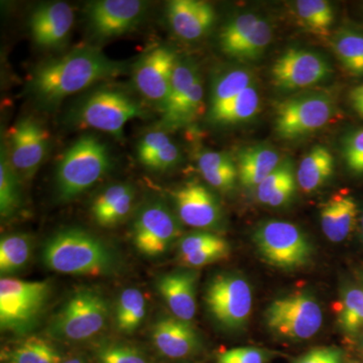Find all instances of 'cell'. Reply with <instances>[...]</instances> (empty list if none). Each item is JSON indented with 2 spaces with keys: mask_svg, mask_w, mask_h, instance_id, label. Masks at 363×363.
<instances>
[{
  "mask_svg": "<svg viewBox=\"0 0 363 363\" xmlns=\"http://www.w3.org/2000/svg\"><path fill=\"white\" fill-rule=\"evenodd\" d=\"M205 303L217 323L235 330L245 326L252 314V288L242 277L220 274L208 284Z\"/></svg>",
  "mask_w": 363,
  "mask_h": 363,
  "instance_id": "obj_9",
  "label": "cell"
},
{
  "mask_svg": "<svg viewBox=\"0 0 363 363\" xmlns=\"http://www.w3.org/2000/svg\"><path fill=\"white\" fill-rule=\"evenodd\" d=\"M152 342L164 357L182 359L194 354L200 342L197 332L189 322L176 317L160 319L152 327Z\"/></svg>",
  "mask_w": 363,
  "mask_h": 363,
  "instance_id": "obj_18",
  "label": "cell"
},
{
  "mask_svg": "<svg viewBox=\"0 0 363 363\" xmlns=\"http://www.w3.org/2000/svg\"><path fill=\"white\" fill-rule=\"evenodd\" d=\"M298 20L310 32L319 37H327L334 21L330 2L325 0H298L295 4Z\"/></svg>",
  "mask_w": 363,
  "mask_h": 363,
  "instance_id": "obj_31",
  "label": "cell"
},
{
  "mask_svg": "<svg viewBox=\"0 0 363 363\" xmlns=\"http://www.w3.org/2000/svg\"><path fill=\"white\" fill-rule=\"evenodd\" d=\"M293 179H295V175H294L292 164L290 162H281L278 168L257 186V200L262 204H269L272 194Z\"/></svg>",
  "mask_w": 363,
  "mask_h": 363,
  "instance_id": "obj_38",
  "label": "cell"
},
{
  "mask_svg": "<svg viewBox=\"0 0 363 363\" xmlns=\"http://www.w3.org/2000/svg\"><path fill=\"white\" fill-rule=\"evenodd\" d=\"M357 214V203L352 196H332L320 209L322 231L327 240L334 243L345 240L354 229Z\"/></svg>",
  "mask_w": 363,
  "mask_h": 363,
  "instance_id": "obj_21",
  "label": "cell"
},
{
  "mask_svg": "<svg viewBox=\"0 0 363 363\" xmlns=\"http://www.w3.org/2000/svg\"><path fill=\"white\" fill-rule=\"evenodd\" d=\"M333 100L322 93L298 95L277 108L276 130L281 138L295 140L321 130L334 116Z\"/></svg>",
  "mask_w": 363,
  "mask_h": 363,
  "instance_id": "obj_10",
  "label": "cell"
},
{
  "mask_svg": "<svg viewBox=\"0 0 363 363\" xmlns=\"http://www.w3.org/2000/svg\"><path fill=\"white\" fill-rule=\"evenodd\" d=\"M225 240L221 236L210 233H195L188 234L185 238H182L179 243V257L193 255L208 247L219 245L222 241Z\"/></svg>",
  "mask_w": 363,
  "mask_h": 363,
  "instance_id": "obj_41",
  "label": "cell"
},
{
  "mask_svg": "<svg viewBox=\"0 0 363 363\" xmlns=\"http://www.w3.org/2000/svg\"><path fill=\"white\" fill-rule=\"evenodd\" d=\"M97 363H150L149 358L133 344L111 342L96 350Z\"/></svg>",
  "mask_w": 363,
  "mask_h": 363,
  "instance_id": "obj_37",
  "label": "cell"
},
{
  "mask_svg": "<svg viewBox=\"0 0 363 363\" xmlns=\"http://www.w3.org/2000/svg\"><path fill=\"white\" fill-rule=\"evenodd\" d=\"M252 85V74L243 69H233L221 74L212 85L210 116L230 104L242 91Z\"/></svg>",
  "mask_w": 363,
  "mask_h": 363,
  "instance_id": "obj_25",
  "label": "cell"
},
{
  "mask_svg": "<svg viewBox=\"0 0 363 363\" xmlns=\"http://www.w3.org/2000/svg\"><path fill=\"white\" fill-rule=\"evenodd\" d=\"M147 301L140 290L128 288L123 291L117 301L116 327L123 333H133L145 320Z\"/></svg>",
  "mask_w": 363,
  "mask_h": 363,
  "instance_id": "obj_29",
  "label": "cell"
},
{
  "mask_svg": "<svg viewBox=\"0 0 363 363\" xmlns=\"http://www.w3.org/2000/svg\"><path fill=\"white\" fill-rule=\"evenodd\" d=\"M233 160L228 155L218 152H205L200 155L198 159V167L200 172L214 171V169H224L233 166Z\"/></svg>",
  "mask_w": 363,
  "mask_h": 363,
  "instance_id": "obj_47",
  "label": "cell"
},
{
  "mask_svg": "<svg viewBox=\"0 0 363 363\" xmlns=\"http://www.w3.org/2000/svg\"><path fill=\"white\" fill-rule=\"evenodd\" d=\"M253 240L267 264L279 269H298L305 266L311 257L309 240L291 222L267 221L257 227Z\"/></svg>",
  "mask_w": 363,
  "mask_h": 363,
  "instance_id": "obj_8",
  "label": "cell"
},
{
  "mask_svg": "<svg viewBox=\"0 0 363 363\" xmlns=\"http://www.w3.org/2000/svg\"><path fill=\"white\" fill-rule=\"evenodd\" d=\"M201 174L204 180L212 187L218 189V190L227 191L233 188L236 178H238V171L233 164L227 168L204 172Z\"/></svg>",
  "mask_w": 363,
  "mask_h": 363,
  "instance_id": "obj_45",
  "label": "cell"
},
{
  "mask_svg": "<svg viewBox=\"0 0 363 363\" xmlns=\"http://www.w3.org/2000/svg\"><path fill=\"white\" fill-rule=\"evenodd\" d=\"M9 363H61L64 358L54 345L44 338H26L7 354Z\"/></svg>",
  "mask_w": 363,
  "mask_h": 363,
  "instance_id": "obj_32",
  "label": "cell"
},
{
  "mask_svg": "<svg viewBox=\"0 0 363 363\" xmlns=\"http://www.w3.org/2000/svg\"><path fill=\"white\" fill-rule=\"evenodd\" d=\"M339 323L347 333H357L363 327V290L350 289L344 294L339 310Z\"/></svg>",
  "mask_w": 363,
  "mask_h": 363,
  "instance_id": "obj_36",
  "label": "cell"
},
{
  "mask_svg": "<svg viewBox=\"0 0 363 363\" xmlns=\"http://www.w3.org/2000/svg\"><path fill=\"white\" fill-rule=\"evenodd\" d=\"M20 179L9 161L7 150L2 147L0 159V214L2 218H11L21 208Z\"/></svg>",
  "mask_w": 363,
  "mask_h": 363,
  "instance_id": "obj_30",
  "label": "cell"
},
{
  "mask_svg": "<svg viewBox=\"0 0 363 363\" xmlns=\"http://www.w3.org/2000/svg\"><path fill=\"white\" fill-rule=\"evenodd\" d=\"M61 363H88L86 362L85 358L81 357H74L70 358H67V359H64Z\"/></svg>",
  "mask_w": 363,
  "mask_h": 363,
  "instance_id": "obj_50",
  "label": "cell"
},
{
  "mask_svg": "<svg viewBox=\"0 0 363 363\" xmlns=\"http://www.w3.org/2000/svg\"><path fill=\"white\" fill-rule=\"evenodd\" d=\"M9 161L18 177L32 178L49 150V133L32 117L21 119L11 131Z\"/></svg>",
  "mask_w": 363,
  "mask_h": 363,
  "instance_id": "obj_15",
  "label": "cell"
},
{
  "mask_svg": "<svg viewBox=\"0 0 363 363\" xmlns=\"http://www.w3.org/2000/svg\"><path fill=\"white\" fill-rule=\"evenodd\" d=\"M267 328L281 338L307 340L323 324V312L312 296L295 293L272 301L266 314Z\"/></svg>",
  "mask_w": 363,
  "mask_h": 363,
  "instance_id": "obj_7",
  "label": "cell"
},
{
  "mask_svg": "<svg viewBox=\"0 0 363 363\" xmlns=\"http://www.w3.org/2000/svg\"><path fill=\"white\" fill-rule=\"evenodd\" d=\"M276 150L267 147H253L243 150L240 157V176L245 187H257L281 164Z\"/></svg>",
  "mask_w": 363,
  "mask_h": 363,
  "instance_id": "obj_23",
  "label": "cell"
},
{
  "mask_svg": "<svg viewBox=\"0 0 363 363\" xmlns=\"http://www.w3.org/2000/svg\"><path fill=\"white\" fill-rule=\"evenodd\" d=\"M350 99L353 109L363 118V84L350 91Z\"/></svg>",
  "mask_w": 363,
  "mask_h": 363,
  "instance_id": "obj_49",
  "label": "cell"
},
{
  "mask_svg": "<svg viewBox=\"0 0 363 363\" xmlns=\"http://www.w3.org/2000/svg\"><path fill=\"white\" fill-rule=\"evenodd\" d=\"M169 26L181 39H200L213 26V6L201 0H173L168 4Z\"/></svg>",
  "mask_w": 363,
  "mask_h": 363,
  "instance_id": "obj_19",
  "label": "cell"
},
{
  "mask_svg": "<svg viewBox=\"0 0 363 363\" xmlns=\"http://www.w3.org/2000/svg\"><path fill=\"white\" fill-rule=\"evenodd\" d=\"M52 286L49 281L0 279V327L1 330L26 335L37 326L44 314Z\"/></svg>",
  "mask_w": 363,
  "mask_h": 363,
  "instance_id": "obj_4",
  "label": "cell"
},
{
  "mask_svg": "<svg viewBox=\"0 0 363 363\" xmlns=\"http://www.w3.org/2000/svg\"><path fill=\"white\" fill-rule=\"evenodd\" d=\"M269 354L266 351L253 347H238L221 353L217 363H266Z\"/></svg>",
  "mask_w": 363,
  "mask_h": 363,
  "instance_id": "obj_42",
  "label": "cell"
},
{
  "mask_svg": "<svg viewBox=\"0 0 363 363\" xmlns=\"http://www.w3.org/2000/svg\"><path fill=\"white\" fill-rule=\"evenodd\" d=\"M180 233V222L173 212L164 203L154 201L138 212L133 240L140 255L155 259L168 252Z\"/></svg>",
  "mask_w": 363,
  "mask_h": 363,
  "instance_id": "obj_11",
  "label": "cell"
},
{
  "mask_svg": "<svg viewBox=\"0 0 363 363\" xmlns=\"http://www.w3.org/2000/svg\"><path fill=\"white\" fill-rule=\"evenodd\" d=\"M145 116L142 105L128 93L104 87L93 91L81 101L76 117L85 128L121 138L128 121Z\"/></svg>",
  "mask_w": 363,
  "mask_h": 363,
  "instance_id": "obj_6",
  "label": "cell"
},
{
  "mask_svg": "<svg viewBox=\"0 0 363 363\" xmlns=\"http://www.w3.org/2000/svg\"><path fill=\"white\" fill-rule=\"evenodd\" d=\"M73 23V9L63 1L40 4L33 9L28 18L33 42L44 49H52L63 44Z\"/></svg>",
  "mask_w": 363,
  "mask_h": 363,
  "instance_id": "obj_16",
  "label": "cell"
},
{
  "mask_svg": "<svg viewBox=\"0 0 363 363\" xmlns=\"http://www.w3.org/2000/svg\"><path fill=\"white\" fill-rule=\"evenodd\" d=\"M45 266L60 274L102 276L113 269L114 257L96 236L79 228L58 231L45 241Z\"/></svg>",
  "mask_w": 363,
  "mask_h": 363,
  "instance_id": "obj_2",
  "label": "cell"
},
{
  "mask_svg": "<svg viewBox=\"0 0 363 363\" xmlns=\"http://www.w3.org/2000/svg\"><path fill=\"white\" fill-rule=\"evenodd\" d=\"M177 63L178 60L173 50L164 45H157L145 52L133 69L136 89L160 109L168 98Z\"/></svg>",
  "mask_w": 363,
  "mask_h": 363,
  "instance_id": "obj_14",
  "label": "cell"
},
{
  "mask_svg": "<svg viewBox=\"0 0 363 363\" xmlns=\"http://www.w3.org/2000/svg\"><path fill=\"white\" fill-rule=\"evenodd\" d=\"M147 4L140 0L91 2L86 11V21L91 35L102 40L131 32L145 18Z\"/></svg>",
  "mask_w": 363,
  "mask_h": 363,
  "instance_id": "obj_12",
  "label": "cell"
},
{
  "mask_svg": "<svg viewBox=\"0 0 363 363\" xmlns=\"http://www.w3.org/2000/svg\"><path fill=\"white\" fill-rule=\"evenodd\" d=\"M33 238L28 234L6 235L0 241V272L4 276L20 272L30 262Z\"/></svg>",
  "mask_w": 363,
  "mask_h": 363,
  "instance_id": "obj_27",
  "label": "cell"
},
{
  "mask_svg": "<svg viewBox=\"0 0 363 363\" xmlns=\"http://www.w3.org/2000/svg\"><path fill=\"white\" fill-rule=\"evenodd\" d=\"M108 147L94 135L81 136L67 150L56 173L57 192L71 201L97 183L111 168Z\"/></svg>",
  "mask_w": 363,
  "mask_h": 363,
  "instance_id": "obj_3",
  "label": "cell"
},
{
  "mask_svg": "<svg viewBox=\"0 0 363 363\" xmlns=\"http://www.w3.org/2000/svg\"><path fill=\"white\" fill-rule=\"evenodd\" d=\"M126 71L128 64L108 58L101 50L79 48L38 66L30 77V92L40 104L52 107L75 93Z\"/></svg>",
  "mask_w": 363,
  "mask_h": 363,
  "instance_id": "obj_1",
  "label": "cell"
},
{
  "mask_svg": "<svg viewBox=\"0 0 363 363\" xmlns=\"http://www.w3.org/2000/svg\"><path fill=\"white\" fill-rule=\"evenodd\" d=\"M204 111V89L199 77L175 108L162 113V124L168 130H177L192 123Z\"/></svg>",
  "mask_w": 363,
  "mask_h": 363,
  "instance_id": "obj_26",
  "label": "cell"
},
{
  "mask_svg": "<svg viewBox=\"0 0 363 363\" xmlns=\"http://www.w3.org/2000/svg\"><path fill=\"white\" fill-rule=\"evenodd\" d=\"M196 281L189 271L169 272L157 279V291L174 316L189 323L196 314Z\"/></svg>",
  "mask_w": 363,
  "mask_h": 363,
  "instance_id": "obj_20",
  "label": "cell"
},
{
  "mask_svg": "<svg viewBox=\"0 0 363 363\" xmlns=\"http://www.w3.org/2000/svg\"><path fill=\"white\" fill-rule=\"evenodd\" d=\"M135 200V191L128 184L109 186L95 198L91 213L98 225L116 226L130 214Z\"/></svg>",
  "mask_w": 363,
  "mask_h": 363,
  "instance_id": "obj_22",
  "label": "cell"
},
{
  "mask_svg": "<svg viewBox=\"0 0 363 363\" xmlns=\"http://www.w3.org/2000/svg\"><path fill=\"white\" fill-rule=\"evenodd\" d=\"M259 91L255 85L250 86L228 105L210 116L212 121L220 124L245 123L257 114L259 109Z\"/></svg>",
  "mask_w": 363,
  "mask_h": 363,
  "instance_id": "obj_33",
  "label": "cell"
},
{
  "mask_svg": "<svg viewBox=\"0 0 363 363\" xmlns=\"http://www.w3.org/2000/svg\"><path fill=\"white\" fill-rule=\"evenodd\" d=\"M272 38V26L264 18H260L247 40L238 48L233 58L240 61H255L271 43Z\"/></svg>",
  "mask_w": 363,
  "mask_h": 363,
  "instance_id": "obj_35",
  "label": "cell"
},
{
  "mask_svg": "<svg viewBox=\"0 0 363 363\" xmlns=\"http://www.w3.org/2000/svg\"><path fill=\"white\" fill-rule=\"evenodd\" d=\"M330 64L321 55L303 49H289L274 62L272 82L283 90H298L323 82L331 74Z\"/></svg>",
  "mask_w": 363,
  "mask_h": 363,
  "instance_id": "obj_13",
  "label": "cell"
},
{
  "mask_svg": "<svg viewBox=\"0 0 363 363\" xmlns=\"http://www.w3.org/2000/svg\"><path fill=\"white\" fill-rule=\"evenodd\" d=\"M107 318L108 307L101 294L84 289L67 300L52 318L49 332L59 340H88L104 330Z\"/></svg>",
  "mask_w": 363,
  "mask_h": 363,
  "instance_id": "obj_5",
  "label": "cell"
},
{
  "mask_svg": "<svg viewBox=\"0 0 363 363\" xmlns=\"http://www.w3.org/2000/svg\"><path fill=\"white\" fill-rule=\"evenodd\" d=\"M259 20L260 18L257 14L243 13L229 21L222 28L219 35V45L222 52L227 56L233 57L238 48L247 40Z\"/></svg>",
  "mask_w": 363,
  "mask_h": 363,
  "instance_id": "obj_34",
  "label": "cell"
},
{
  "mask_svg": "<svg viewBox=\"0 0 363 363\" xmlns=\"http://www.w3.org/2000/svg\"><path fill=\"white\" fill-rule=\"evenodd\" d=\"M342 154L351 172L363 174V128L351 131L345 136Z\"/></svg>",
  "mask_w": 363,
  "mask_h": 363,
  "instance_id": "obj_39",
  "label": "cell"
},
{
  "mask_svg": "<svg viewBox=\"0 0 363 363\" xmlns=\"http://www.w3.org/2000/svg\"><path fill=\"white\" fill-rule=\"evenodd\" d=\"M334 172V157L323 145H316L301 161L297 183L305 193L314 192L323 186Z\"/></svg>",
  "mask_w": 363,
  "mask_h": 363,
  "instance_id": "obj_24",
  "label": "cell"
},
{
  "mask_svg": "<svg viewBox=\"0 0 363 363\" xmlns=\"http://www.w3.org/2000/svg\"><path fill=\"white\" fill-rule=\"evenodd\" d=\"M296 191V179L289 181L285 185L281 186L277 192L272 194L271 199L269 201V206L271 207H281L285 205L293 195L295 194Z\"/></svg>",
  "mask_w": 363,
  "mask_h": 363,
  "instance_id": "obj_48",
  "label": "cell"
},
{
  "mask_svg": "<svg viewBox=\"0 0 363 363\" xmlns=\"http://www.w3.org/2000/svg\"><path fill=\"white\" fill-rule=\"evenodd\" d=\"M179 161H180V152L175 143L171 142L143 164L152 169L164 171V169L173 168Z\"/></svg>",
  "mask_w": 363,
  "mask_h": 363,
  "instance_id": "obj_44",
  "label": "cell"
},
{
  "mask_svg": "<svg viewBox=\"0 0 363 363\" xmlns=\"http://www.w3.org/2000/svg\"><path fill=\"white\" fill-rule=\"evenodd\" d=\"M341 351L334 347H319L308 351L294 363H341Z\"/></svg>",
  "mask_w": 363,
  "mask_h": 363,
  "instance_id": "obj_46",
  "label": "cell"
},
{
  "mask_svg": "<svg viewBox=\"0 0 363 363\" xmlns=\"http://www.w3.org/2000/svg\"><path fill=\"white\" fill-rule=\"evenodd\" d=\"M171 142V138L164 131L156 130L147 133L143 136L138 145V159L143 164Z\"/></svg>",
  "mask_w": 363,
  "mask_h": 363,
  "instance_id": "obj_43",
  "label": "cell"
},
{
  "mask_svg": "<svg viewBox=\"0 0 363 363\" xmlns=\"http://www.w3.org/2000/svg\"><path fill=\"white\" fill-rule=\"evenodd\" d=\"M362 234H363V217H362Z\"/></svg>",
  "mask_w": 363,
  "mask_h": 363,
  "instance_id": "obj_51",
  "label": "cell"
},
{
  "mask_svg": "<svg viewBox=\"0 0 363 363\" xmlns=\"http://www.w3.org/2000/svg\"><path fill=\"white\" fill-rule=\"evenodd\" d=\"M331 47L341 65L353 76L363 75V35L341 30L332 37Z\"/></svg>",
  "mask_w": 363,
  "mask_h": 363,
  "instance_id": "obj_28",
  "label": "cell"
},
{
  "mask_svg": "<svg viewBox=\"0 0 363 363\" xmlns=\"http://www.w3.org/2000/svg\"><path fill=\"white\" fill-rule=\"evenodd\" d=\"M179 219L194 228H210L220 220V205L213 193L198 183H188L173 193Z\"/></svg>",
  "mask_w": 363,
  "mask_h": 363,
  "instance_id": "obj_17",
  "label": "cell"
},
{
  "mask_svg": "<svg viewBox=\"0 0 363 363\" xmlns=\"http://www.w3.org/2000/svg\"><path fill=\"white\" fill-rule=\"evenodd\" d=\"M229 255V245L226 240L222 241L219 245L208 247L206 250L193 253V255H186L180 257L182 264L184 266L190 267H201L208 266V264H214L219 260L225 259Z\"/></svg>",
  "mask_w": 363,
  "mask_h": 363,
  "instance_id": "obj_40",
  "label": "cell"
}]
</instances>
